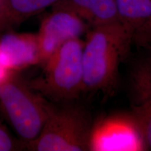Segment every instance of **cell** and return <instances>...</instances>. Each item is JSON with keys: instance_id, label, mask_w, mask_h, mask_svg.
<instances>
[{"instance_id": "cell-1", "label": "cell", "mask_w": 151, "mask_h": 151, "mask_svg": "<svg viewBox=\"0 0 151 151\" xmlns=\"http://www.w3.org/2000/svg\"><path fill=\"white\" fill-rule=\"evenodd\" d=\"M134 40L120 22L92 27L83 50V92H107L116 84L119 67Z\"/></svg>"}, {"instance_id": "cell-2", "label": "cell", "mask_w": 151, "mask_h": 151, "mask_svg": "<svg viewBox=\"0 0 151 151\" xmlns=\"http://www.w3.org/2000/svg\"><path fill=\"white\" fill-rule=\"evenodd\" d=\"M53 105L13 72L0 84V106L24 148L40 135Z\"/></svg>"}, {"instance_id": "cell-3", "label": "cell", "mask_w": 151, "mask_h": 151, "mask_svg": "<svg viewBox=\"0 0 151 151\" xmlns=\"http://www.w3.org/2000/svg\"><path fill=\"white\" fill-rule=\"evenodd\" d=\"M84 41H66L42 65L43 72L29 86L54 103L72 101L83 92V50Z\"/></svg>"}, {"instance_id": "cell-4", "label": "cell", "mask_w": 151, "mask_h": 151, "mask_svg": "<svg viewBox=\"0 0 151 151\" xmlns=\"http://www.w3.org/2000/svg\"><path fill=\"white\" fill-rule=\"evenodd\" d=\"M54 103L40 135L25 148L33 151L90 150L92 124L89 113L83 107Z\"/></svg>"}, {"instance_id": "cell-5", "label": "cell", "mask_w": 151, "mask_h": 151, "mask_svg": "<svg viewBox=\"0 0 151 151\" xmlns=\"http://www.w3.org/2000/svg\"><path fill=\"white\" fill-rule=\"evenodd\" d=\"M146 148L133 116H111L93 125L90 150H142Z\"/></svg>"}, {"instance_id": "cell-6", "label": "cell", "mask_w": 151, "mask_h": 151, "mask_svg": "<svg viewBox=\"0 0 151 151\" xmlns=\"http://www.w3.org/2000/svg\"><path fill=\"white\" fill-rule=\"evenodd\" d=\"M88 25L72 12L52 10L43 19L37 34L40 65H43L66 41L80 38L88 31Z\"/></svg>"}, {"instance_id": "cell-7", "label": "cell", "mask_w": 151, "mask_h": 151, "mask_svg": "<svg viewBox=\"0 0 151 151\" xmlns=\"http://www.w3.org/2000/svg\"><path fill=\"white\" fill-rule=\"evenodd\" d=\"M0 59L12 71L40 65L37 35L6 32L0 38Z\"/></svg>"}, {"instance_id": "cell-8", "label": "cell", "mask_w": 151, "mask_h": 151, "mask_svg": "<svg viewBox=\"0 0 151 151\" xmlns=\"http://www.w3.org/2000/svg\"><path fill=\"white\" fill-rule=\"evenodd\" d=\"M52 7L76 14L92 27L120 22L116 0H60Z\"/></svg>"}, {"instance_id": "cell-9", "label": "cell", "mask_w": 151, "mask_h": 151, "mask_svg": "<svg viewBox=\"0 0 151 151\" xmlns=\"http://www.w3.org/2000/svg\"><path fill=\"white\" fill-rule=\"evenodd\" d=\"M60 0H0V33L9 32Z\"/></svg>"}, {"instance_id": "cell-10", "label": "cell", "mask_w": 151, "mask_h": 151, "mask_svg": "<svg viewBox=\"0 0 151 151\" xmlns=\"http://www.w3.org/2000/svg\"><path fill=\"white\" fill-rule=\"evenodd\" d=\"M120 22L134 35L151 21V0H116Z\"/></svg>"}, {"instance_id": "cell-11", "label": "cell", "mask_w": 151, "mask_h": 151, "mask_svg": "<svg viewBox=\"0 0 151 151\" xmlns=\"http://www.w3.org/2000/svg\"><path fill=\"white\" fill-rule=\"evenodd\" d=\"M132 116L139 126L146 148L151 150V95L134 106Z\"/></svg>"}, {"instance_id": "cell-12", "label": "cell", "mask_w": 151, "mask_h": 151, "mask_svg": "<svg viewBox=\"0 0 151 151\" xmlns=\"http://www.w3.org/2000/svg\"><path fill=\"white\" fill-rule=\"evenodd\" d=\"M20 143L22 142L17 143L4 128L0 125V151L18 150L19 148H21Z\"/></svg>"}, {"instance_id": "cell-13", "label": "cell", "mask_w": 151, "mask_h": 151, "mask_svg": "<svg viewBox=\"0 0 151 151\" xmlns=\"http://www.w3.org/2000/svg\"><path fill=\"white\" fill-rule=\"evenodd\" d=\"M12 72V71L9 70L8 68L6 67V66L4 65L0 59V84L8 78Z\"/></svg>"}]
</instances>
